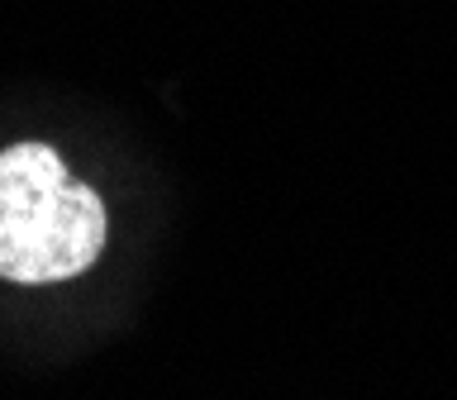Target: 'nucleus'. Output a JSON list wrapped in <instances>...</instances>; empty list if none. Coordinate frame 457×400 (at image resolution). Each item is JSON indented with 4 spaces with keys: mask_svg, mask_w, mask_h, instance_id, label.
<instances>
[{
    "mask_svg": "<svg viewBox=\"0 0 457 400\" xmlns=\"http://www.w3.org/2000/svg\"><path fill=\"white\" fill-rule=\"evenodd\" d=\"M110 238V210L96 186L77 181L48 143H10L0 153V277L20 286L71 281Z\"/></svg>",
    "mask_w": 457,
    "mask_h": 400,
    "instance_id": "1",
    "label": "nucleus"
}]
</instances>
